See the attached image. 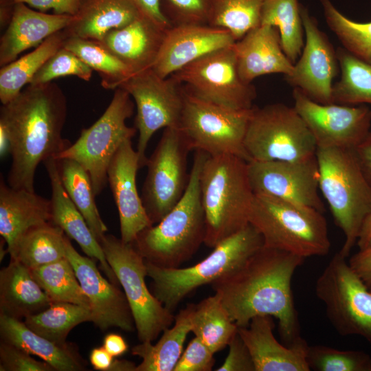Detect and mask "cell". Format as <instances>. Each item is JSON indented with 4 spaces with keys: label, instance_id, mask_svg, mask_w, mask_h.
I'll return each instance as SVG.
<instances>
[{
    "label": "cell",
    "instance_id": "cell-1",
    "mask_svg": "<svg viewBox=\"0 0 371 371\" xmlns=\"http://www.w3.org/2000/svg\"><path fill=\"white\" fill-rule=\"evenodd\" d=\"M304 259L262 246L236 271L213 282L212 288L238 327H247L256 316H271L289 346L300 337L291 280Z\"/></svg>",
    "mask_w": 371,
    "mask_h": 371
},
{
    "label": "cell",
    "instance_id": "cell-2",
    "mask_svg": "<svg viewBox=\"0 0 371 371\" xmlns=\"http://www.w3.org/2000/svg\"><path fill=\"white\" fill-rule=\"evenodd\" d=\"M67 112L65 95L52 82L29 84L11 101L2 104L0 126L10 141L12 162L7 183L35 192L38 166L71 145L62 132Z\"/></svg>",
    "mask_w": 371,
    "mask_h": 371
},
{
    "label": "cell",
    "instance_id": "cell-3",
    "mask_svg": "<svg viewBox=\"0 0 371 371\" xmlns=\"http://www.w3.org/2000/svg\"><path fill=\"white\" fill-rule=\"evenodd\" d=\"M208 154L195 150L188 187L163 218L145 228L131 243L144 260L160 267L179 268L204 243L206 223L200 191V174Z\"/></svg>",
    "mask_w": 371,
    "mask_h": 371
},
{
    "label": "cell",
    "instance_id": "cell-4",
    "mask_svg": "<svg viewBox=\"0 0 371 371\" xmlns=\"http://www.w3.org/2000/svg\"><path fill=\"white\" fill-rule=\"evenodd\" d=\"M206 233L204 244L214 248L249 224L254 197L247 161L232 155H208L200 174Z\"/></svg>",
    "mask_w": 371,
    "mask_h": 371
},
{
    "label": "cell",
    "instance_id": "cell-5",
    "mask_svg": "<svg viewBox=\"0 0 371 371\" xmlns=\"http://www.w3.org/2000/svg\"><path fill=\"white\" fill-rule=\"evenodd\" d=\"M319 190L328 202L335 224L344 235L339 253L347 258L371 212V184L354 149L317 148Z\"/></svg>",
    "mask_w": 371,
    "mask_h": 371
},
{
    "label": "cell",
    "instance_id": "cell-6",
    "mask_svg": "<svg viewBox=\"0 0 371 371\" xmlns=\"http://www.w3.org/2000/svg\"><path fill=\"white\" fill-rule=\"evenodd\" d=\"M262 246V236L249 223L193 266L168 269L145 260L147 276L153 281V293L173 312L194 290L236 271Z\"/></svg>",
    "mask_w": 371,
    "mask_h": 371
},
{
    "label": "cell",
    "instance_id": "cell-7",
    "mask_svg": "<svg viewBox=\"0 0 371 371\" xmlns=\"http://www.w3.org/2000/svg\"><path fill=\"white\" fill-rule=\"evenodd\" d=\"M249 223L260 234L266 247L304 258L330 251L326 221L322 212L312 207L254 194Z\"/></svg>",
    "mask_w": 371,
    "mask_h": 371
},
{
    "label": "cell",
    "instance_id": "cell-8",
    "mask_svg": "<svg viewBox=\"0 0 371 371\" xmlns=\"http://www.w3.org/2000/svg\"><path fill=\"white\" fill-rule=\"evenodd\" d=\"M133 111L131 95L124 89L117 88L102 116L90 127L83 129L74 144L54 157L70 159L80 164L89 173L95 196L102 192L108 182L107 170L113 157L137 131L126 123Z\"/></svg>",
    "mask_w": 371,
    "mask_h": 371
},
{
    "label": "cell",
    "instance_id": "cell-9",
    "mask_svg": "<svg viewBox=\"0 0 371 371\" xmlns=\"http://www.w3.org/2000/svg\"><path fill=\"white\" fill-rule=\"evenodd\" d=\"M106 259L117 277L129 304L141 342H152L175 322L167 309L146 286L148 276L144 257L132 243L111 234L100 242Z\"/></svg>",
    "mask_w": 371,
    "mask_h": 371
},
{
    "label": "cell",
    "instance_id": "cell-10",
    "mask_svg": "<svg viewBox=\"0 0 371 371\" xmlns=\"http://www.w3.org/2000/svg\"><path fill=\"white\" fill-rule=\"evenodd\" d=\"M244 146L250 161L301 159L315 155L317 148L294 107L279 102L253 108Z\"/></svg>",
    "mask_w": 371,
    "mask_h": 371
},
{
    "label": "cell",
    "instance_id": "cell-11",
    "mask_svg": "<svg viewBox=\"0 0 371 371\" xmlns=\"http://www.w3.org/2000/svg\"><path fill=\"white\" fill-rule=\"evenodd\" d=\"M179 128L191 150L210 156L232 155L250 161L244 140L253 108L234 110L199 99L183 87Z\"/></svg>",
    "mask_w": 371,
    "mask_h": 371
},
{
    "label": "cell",
    "instance_id": "cell-12",
    "mask_svg": "<svg viewBox=\"0 0 371 371\" xmlns=\"http://www.w3.org/2000/svg\"><path fill=\"white\" fill-rule=\"evenodd\" d=\"M339 251L316 280L315 293L339 334L359 335L371 343V290Z\"/></svg>",
    "mask_w": 371,
    "mask_h": 371
},
{
    "label": "cell",
    "instance_id": "cell-13",
    "mask_svg": "<svg viewBox=\"0 0 371 371\" xmlns=\"http://www.w3.org/2000/svg\"><path fill=\"white\" fill-rule=\"evenodd\" d=\"M192 150L179 127L164 128L148 159L141 198L153 225L180 201L188 185L187 157Z\"/></svg>",
    "mask_w": 371,
    "mask_h": 371
},
{
    "label": "cell",
    "instance_id": "cell-14",
    "mask_svg": "<svg viewBox=\"0 0 371 371\" xmlns=\"http://www.w3.org/2000/svg\"><path fill=\"white\" fill-rule=\"evenodd\" d=\"M170 76L203 100L234 110L254 107L256 91L240 77L234 45L212 52Z\"/></svg>",
    "mask_w": 371,
    "mask_h": 371
},
{
    "label": "cell",
    "instance_id": "cell-15",
    "mask_svg": "<svg viewBox=\"0 0 371 371\" xmlns=\"http://www.w3.org/2000/svg\"><path fill=\"white\" fill-rule=\"evenodd\" d=\"M119 87L135 102V127L139 132L137 152L139 168L146 166V151L154 133L161 128L178 127L183 106V89L172 76L162 78L153 69L135 74Z\"/></svg>",
    "mask_w": 371,
    "mask_h": 371
},
{
    "label": "cell",
    "instance_id": "cell-16",
    "mask_svg": "<svg viewBox=\"0 0 371 371\" xmlns=\"http://www.w3.org/2000/svg\"><path fill=\"white\" fill-rule=\"evenodd\" d=\"M248 176L254 194L274 197L312 207L321 212L319 170L316 155L297 160L247 162Z\"/></svg>",
    "mask_w": 371,
    "mask_h": 371
},
{
    "label": "cell",
    "instance_id": "cell-17",
    "mask_svg": "<svg viewBox=\"0 0 371 371\" xmlns=\"http://www.w3.org/2000/svg\"><path fill=\"white\" fill-rule=\"evenodd\" d=\"M294 109L313 134L317 148H355L370 132L371 109L366 104H321L299 89Z\"/></svg>",
    "mask_w": 371,
    "mask_h": 371
},
{
    "label": "cell",
    "instance_id": "cell-18",
    "mask_svg": "<svg viewBox=\"0 0 371 371\" xmlns=\"http://www.w3.org/2000/svg\"><path fill=\"white\" fill-rule=\"evenodd\" d=\"M300 12L304 45L291 74L284 79L315 102L334 103L333 81L339 69L337 51L308 10L301 5Z\"/></svg>",
    "mask_w": 371,
    "mask_h": 371
},
{
    "label": "cell",
    "instance_id": "cell-19",
    "mask_svg": "<svg viewBox=\"0 0 371 371\" xmlns=\"http://www.w3.org/2000/svg\"><path fill=\"white\" fill-rule=\"evenodd\" d=\"M65 256L90 301L91 322L103 331L111 327L133 331L135 328V322L124 293L101 275L91 258L80 255L68 236Z\"/></svg>",
    "mask_w": 371,
    "mask_h": 371
},
{
    "label": "cell",
    "instance_id": "cell-20",
    "mask_svg": "<svg viewBox=\"0 0 371 371\" xmlns=\"http://www.w3.org/2000/svg\"><path fill=\"white\" fill-rule=\"evenodd\" d=\"M236 41L229 31L209 24L173 25L166 30L152 69L159 76L168 78L201 57Z\"/></svg>",
    "mask_w": 371,
    "mask_h": 371
},
{
    "label": "cell",
    "instance_id": "cell-21",
    "mask_svg": "<svg viewBox=\"0 0 371 371\" xmlns=\"http://www.w3.org/2000/svg\"><path fill=\"white\" fill-rule=\"evenodd\" d=\"M139 168L137 152L131 139H128L120 146L107 170V181L119 214L120 238L127 243H133L140 232L153 225L137 188Z\"/></svg>",
    "mask_w": 371,
    "mask_h": 371
},
{
    "label": "cell",
    "instance_id": "cell-22",
    "mask_svg": "<svg viewBox=\"0 0 371 371\" xmlns=\"http://www.w3.org/2000/svg\"><path fill=\"white\" fill-rule=\"evenodd\" d=\"M273 317L256 316L238 333L252 357L255 371H310L306 356L308 345L301 336L284 346L275 337Z\"/></svg>",
    "mask_w": 371,
    "mask_h": 371
},
{
    "label": "cell",
    "instance_id": "cell-23",
    "mask_svg": "<svg viewBox=\"0 0 371 371\" xmlns=\"http://www.w3.org/2000/svg\"><path fill=\"white\" fill-rule=\"evenodd\" d=\"M168 29L141 14L128 24L109 31L98 42L133 75L153 67Z\"/></svg>",
    "mask_w": 371,
    "mask_h": 371
},
{
    "label": "cell",
    "instance_id": "cell-24",
    "mask_svg": "<svg viewBox=\"0 0 371 371\" xmlns=\"http://www.w3.org/2000/svg\"><path fill=\"white\" fill-rule=\"evenodd\" d=\"M237 68L245 83L261 76L291 74L293 63L284 52L278 30L272 25L260 24L250 30L234 44Z\"/></svg>",
    "mask_w": 371,
    "mask_h": 371
},
{
    "label": "cell",
    "instance_id": "cell-25",
    "mask_svg": "<svg viewBox=\"0 0 371 371\" xmlns=\"http://www.w3.org/2000/svg\"><path fill=\"white\" fill-rule=\"evenodd\" d=\"M43 164L51 184V222L62 229L67 236L74 239L87 256L100 262L101 269L108 280L115 285L120 284L106 259L100 243L66 192L60 181L56 159L49 158Z\"/></svg>",
    "mask_w": 371,
    "mask_h": 371
},
{
    "label": "cell",
    "instance_id": "cell-26",
    "mask_svg": "<svg viewBox=\"0 0 371 371\" xmlns=\"http://www.w3.org/2000/svg\"><path fill=\"white\" fill-rule=\"evenodd\" d=\"M72 16L36 11L27 4L15 3L12 19L0 39V65L15 60L31 47H38L52 34L64 30Z\"/></svg>",
    "mask_w": 371,
    "mask_h": 371
},
{
    "label": "cell",
    "instance_id": "cell-27",
    "mask_svg": "<svg viewBox=\"0 0 371 371\" xmlns=\"http://www.w3.org/2000/svg\"><path fill=\"white\" fill-rule=\"evenodd\" d=\"M51 203L35 192L16 189L0 180V234L7 252L30 228L51 222Z\"/></svg>",
    "mask_w": 371,
    "mask_h": 371
},
{
    "label": "cell",
    "instance_id": "cell-28",
    "mask_svg": "<svg viewBox=\"0 0 371 371\" xmlns=\"http://www.w3.org/2000/svg\"><path fill=\"white\" fill-rule=\"evenodd\" d=\"M1 341L16 346L41 358L56 371H80L86 369V361L74 346L57 344L36 333L24 322L0 314Z\"/></svg>",
    "mask_w": 371,
    "mask_h": 371
},
{
    "label": "cell",
    "instance_id": "cell-29",
    "mask_svg": "<svg viewBox=\"0 0 371 371\" xmlns=\"http://www.w3.org/2000/svg\"><path fill=\"white\" fill-rule=\"evenodd\" d=\"M140 14L131 0H82L63 32L67 37L99 41L109 31L128 24Z\"/></svg>",
    "mask_w": 371,
    "mask_h": 371
},
{
    "label": "cell",
    "instance_id": "cell-30",
    "mask_svg": "<svg viewBox=\"0 0 371 371\" xmlns=\"http://www.w3.org/2000/svg\"><path fill=\"white\" fill-rule=\"evenodd\" d=\"M51 303L26 266L11 259L1 269L0 314L21 320L44 310Z\"/></svg>",
    "mask_w": 371,
    "mask_h": 371
},
{
    "label": "cell",
    "instance_id": "cell-31",
    "mask_svg": "<svg viewBox=\"0 0 371 371\" xmlns=\"http://www.w3.org/2000/svg\"><path fill=\"white\" fill-rule=\"evenodd\" d=\"M190 316L189 304L175 315L173 326L166 328L155 344L141 342L132 348V354L142 359L135 371H173L191 332Z\"/></svg>",
    "mask_w": 371,
    "mask_h": 371
},
{
    "label": "cell",
    "instance_id": "cell-32",
    "mask_svg": "<svg viewBox=\"0 0 371 371\" xmlns=\"http://www.w3.org/2000/svg\"><path fill=\"white\" fill-rule=\"evenodd\" d=\"M66 237L62 229L48 222L23 234L8 254L30 270L36 269L66 257Z\"/></svg>",
    "mask_w": 371,
    "mask_h": 371
},
{
    "label": "cell",
    "instance_id": "cell-33",
    "mask_svg": "<svg viewBox=\"0 0 371 371\" xmlns=\"http://www.w3.org/2000/svg\"><path fill=\"white\" fill-rule=\"evenodd\" d=\"M190 305L191 332L195 337L213 353L228 346L238 326L230 318L220 297L214 293L196 304Z\"/></svg>",
    "mask_w": 371,
    "mask_h": 371
},
{
    "label": "cell",
    "instance_id": "cell-34",
    "mask_svg": "<svg viewBox=\"0 0 371 371\" xmlns=\"http://www.w3.org/2000/svg\"><path fill=\"white\" fill-rule=\"evenodd\" d=\"M66 35L63 30L47 38L34 50L1 67L0 100L5 104L29 85L42 65L63 46Z\"/></svg>",
    "mask_w": 371,
    "mask_h": 371
},
{
    "label": "cell",
    "instance_id": "cell-35",
    "mask_svg": "<svg viewBox=\"0 0 371 371\" xmlns=\"http://www.w3.org/2000/svg\"><path fill=\"white\" fill-rule=\"evenodd\" d=\"M61 183L100 243L108 228L98 210L91 178L87 170L70 159H56Z\"/></svg>",
    "mask_w": 371,
    "mask_h": 371
},
{
    "label": "cell",
    "instance_id": "cell-36",
    "mask_svg": "<svg viewBox=\"0 0 371 371\" xmlns=\"http://www.w3.org/2000/svg\"><path fill=\"white\" fill-rule=\"evenodd\" d=\"M297 0H267L260 24L276 27L280 33L282 49L294 64L304 45V30Z\"/></svg>",
    "mask_w": 371,
    "mask_h": 371
},
{
    "label": "cell",
    "instance_id": "cell-37",
    "mask_svg": "<svg viewBox=\"0 0 371 371\" xmlns=\"http://www.w3.org/2000/svg\"><path fill=\"white\" fill-rule=\"evenodd\" d=\"M91 319V310L87 307L69 302H52L44 310L25 318L24 323L36 333L64 344L75 326Z\"/></svg>",
    "mask_w": 371,
    "mask_h": 371
},
{
    "label": "cell",
    "instance_id": "cell-38",
    "mask_svg": "<svg viewBox=\"0 0 371 371\" xmlns=\"http://www.w3.org/2000/svg\"><path fill=\"white\" fill-rule=\"evenodd\" d=\"M341 77L333 85V102L371 106V67L343 47L337 49Z\"/></svg>",
    "mask_w": 371,
    "mask_h": 371
},
{
    "label": "cell",
    "instance_id": "cell-39",
    "mask_svg": "<svg viewBox=\"0 0 371 371\" xmlns=\"http://www.w3.org/2000/svg\"><path fill=\"white\" fill-rule=\"evenodd\" d=\"M30 271L52 302H69L90 309V301L66 257Z\"/></svg>",
    "mask_w": 371,
    "mask_h": 371
},
{
    "label": "cell",
    "instance_id": "cell-40",
    "mask_svg": "<svg viewBox=\"0 0 371 371\" xmlns=\"http://www.w3.org/2000/svg\"><path fill=\"white\" fill-rule=\"evenodd\" d=\"M63 47L99 74L104 89H116L132 75L126 65L96 41L69 36L66 37Z\"/></svg>",
    "mask_w": 371,
    "mask_h": 371
},
{
    "label": "cell",
    "instance_id": "cell-41",
    "mask_svg": "<svg viewBox=\"0 0 371 371\" xmlns=\"http://www.w3.org/2000/svg\"><path fill=\"white\" fill-rule=\"evenodd\" d=\"M267 0H209L208 24L229 31L236 41L260 25Z\"/></svg>",
    "mask_w": 371,
    "mask_h": 371
},
{
    "label": "cell",
    "instance_id": "cell-42",
    "mask_svg": "<svg viewBox=\"0 0 371 371\" xmlns=\"http://www.w3.org/2000/svg\"><path fill=\"white\" fill-rule=\"evenodd\" d=\"M319 1L327 25L343 47L371 67V21H352L339 12L330 0Z\"/></svg>",
    "mask_w": 371,
    "mask_h": 371
},
{
    "label": "cell",
    "instance_id": "cell-43",
    "mask_svg": "<svg viewBox=\"0 0 371 371\" xmlns=\"http://www.w3.org/2000/svg\"><path fill=\"white\" fill-rule=\"evenodd\" d=\"M310 370L371 371V357L360 350H342L324 345L308 346Z\"/></svg>",
    "mask_w": 371,
    "mask_h": 371
},
{
    "label": "cell",
    "instance_id": "cell-44",
    "mask_svg": "<svg viewBox=\"0 0 371 371\" xmlns=\"http://www.w3.org/2000/svg\"><path fill=\"white\" fill-rule=\"evenodd\" d=\"M93 70L79 57L65 47L54 53L36 73L30 84L40 85L67 76H76L89 81Z\"/></svg>",
    "mask_w": 371,
    "mask_h": 371
},
{
    "label": "cell",
    "instance_id": "cell-45",
    "mask_svg": "<svg viewBox=\"0 0 371 371\" xmlns=\"http://www.w3.org/2000/svg\"><path fill=\"white\" fill-rule=\"evenodd\" d=\"M171 25L208 24L209 0H161Z\"/></svg>",
    "mask_w": 371,
    "mask_h": 371
},
{
    "label": "cell",
    "instance_id": "cell-46",
    "mask_svg": "<svg viewBox=\"0 0 371 371\" xmlns=\"http://www.w3.org/2000/svg\"><path fill=\"white\" fill-rule=\"evenodd\" d=\"M32 355L13 345L1 341V371H54L51 365L38 361Z\"/></svg>",
    "mask_w": 371,
    "mask_h": 371
},
{
    "label": "cell",
    "instance_id": "cell-47",
    "mask_svg": "<svg viewBox=\"0 0 371 371\" xmlns=\"http://www.w3.org/2000/svg\"><path fill=\"white\" fill-rule=\"evenodd\" d=\"M213 353L194 337L183 351L173 371H210L215 363Z\"/></svg>",
    "mask_w": 371,
    "mask_h": 371
},
{
    "label": "cell",
    "instance_id": "cell-48",
    "mask_svg": "<svg viewBox=\"0 0 371 371\" xmlns=\"http://www.w3.org/2000/svg\"><path fill=\"white\" fill-rule=\"evenodd\" d=\"M229 352L216 371H255L250 352L238 333L228 345Z\"/></svg>",
    "mask_w": 371,
    "mask_h": 371
},
{
    "label": "cell",
    "instance_id": "cell-49",
    "mask_svg": "<svg viewBox=\"0 0 371 371\" xmlns=\"http://www.w3.org/2000/svg\"><path fill=\"white\" fill-rule=\"evenodd\" d=\"M14 3H24L41 12L53 10L54 14L74 16L82 0H12Z\"/></svg>",
    "mask_w": 371,
    "mask_h": 371
},
{
    "label": "cell",
    "instance_id": "cell-50",
    "mask_svg": "<svg viewBox=\"0 0 371 371\" xmlns=\"http://www.w3.org/2000/svg\"><path fill=\"white\" fill-rule=\"evenodd\" d=\"M348 265L371 290V245L359 249L349 259Z\"/></svg>",
    "mask_w": 371,
    "mask_h": 371
},
{
    "label": "cell",
    "instance_id": "cell-51",
    "mask_svg": "<svg viewBox=\"0 0 371 371\" xmlns=\"http://www.w3.org/2000/svg\"><path fill=\"white\" fill-rule=\"evenodd\" d=\"M131 1L141 14L150 18L161 27L168 29L172 26L162 12L161 0Z\"/></svg>",
    "mask_w": 371,
    "mask_h": 371
},
{
    "label": "cell",
    "instance_id": "cell-52",
    "mask_svg": "<svg viewBox=\"0 0 371 371\" xmlns=\"http://www.w3.org/2000/svg\"><path fill=\"white\" fill-rule=\"evenodd\" d=\"M354 151L366 178L371 184V131L354 148Z\"/></svg>",
    "mask_w": 371,
    "mask_h": 371
},
{
    "label": "cell",
    "instance_id": "cell-53",
    "mask_svg": "<svg viewBox=\"0 0 371 371\" xmlns=\"http://www.w3.org/2000/svg\"><path fill=\"white\" fill-rule=\"evenodd\" d=\"M89 361L95 370L110 371L114 361V357L103 346H100L91 350L89 355Z\"/></svg>",
    "mask_w": 371,
    "mask_h": 371
},
{
    "label": "cell",
    "instance_id": "cell-54",
    "mask_svg": "<svg viewBox=\"0 0 371 371\" xmlns=\"http://www.w3.org/2000/svg\"><path fill=\"white\" fill-rule=\"evenodd\" d=\"M102 346L114 357L122 355L128 348L123 337L114 333H109L104 337Z\"/></svg>",
    "mask_w": 371,
    "mask_h": 371
},
{
    "label": "cell",
    "instance_id": "cell-55",
    "mask_svg": "<svg viewBox=\"0 0 371 371\" xmlns=\"http://www.w3.org/2000/svg\"><path fill=\"white\" fill-rule=\"evenodd\" d=\"M357 245L359 249L371 245V212L363 222Z\"/></svg>",
    "mask_w": 371,
    "mask_h": 371
},
{
    "label": "cell",
    "instance_id": "cell-56",
    "mask_svg": "<svg viewBox=\"0 0 371 371\" xmlns=\"http://www.w3.org/2000/svg\"><path fill=\"white\" fill-rule=\"evenodd\" d=\"M15 3L12 0H0V21L1 26L8 25L14 8Z\"/></svg>",
    "mask_w": 371,
    "mask_h": 371
},
{
    "label": "cell",
    "instance_id": "cell-57",
    "mask_svg": "<svg viewBox=\"0 0 371 371\" xmlns=\"http://www.w3.org/2000/svg\"><path fill=\"white\" fill-rule=\"evenodd\" d=\"M10 138L4 130L0 126V156L1 158L5 157L8 154H10Z\"/></svg>",
    "mask_w": 371,
    "mask_h": 371
},
{
    "label": "cell",
    "instance_id": "cell-58",
    "mask_svg": "<svg viewBox=\"0 0 371 371\" xmlns=\"http://www.w3.org/2000/svg\"><path fill=\"white\" fill-rule=\"evenodd\" d=\"M136 367L132 361L114 359L110 371H135Z\"/></svg>",
    "mask_w": 371,
    "mask_h": 371
}]
</instances>
